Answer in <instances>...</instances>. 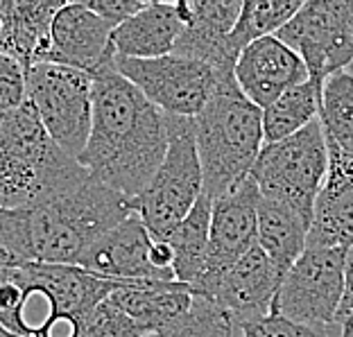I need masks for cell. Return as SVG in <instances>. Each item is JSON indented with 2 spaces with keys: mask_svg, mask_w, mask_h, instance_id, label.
Segmentation results:
<instances>
[{
  "mask_svg": "<svg viewBox=\"0 0 353 337\" xmlns=\"http://www.w3.org/2000/svg\"><path fill=\"white\" fill-rule=\"evenodd\" d=\"M111 299L148 335L161 333L165 326H170L181 315H186L192 306L190 287L176 283V280L125 283L111 294Z\"/></svg>",
  "mask_w": 353,
  "mask_h": 337,
  "instance_id": "obj_19",
  "label": "cell"
},
{
  "mask_svg": "<svg viewBox=\"0 0 353 337\" xmlns=\"http://www.w3.org/2000/svg\"><path fill=\"white\" fill-rule=\"evenodd\" d=\"M145 337H161V335H157V333H150V335H145Z\"/></svg>",
  "mask_w": 353,
  "mask_h": 337,
  "instance_id": "obj_32",
  "label": "cell"
},
{
  "mask_svg": "<svg viewBox=\"0 0 353 337\" xmlns=\"http://www.w3.org/2000/svg\"><path fill=\"white\" fill-rule=\"evenodd\" d=\"M211 213L213 199L204 192L186 220L165 238L174 254V278L188 287L195 285L204 274L208 238H211Z\"/></svg>",
  "mask_w": 353,
  "mask_h": 337,
  "instance_id": "obj_21",
  "label": "cell"
},
{
  "mask_svg": "<svg viewBox=\"0 0 353 337\" xmlns=\"http://www.w3.org/2000/svg\"><path fill=\"white\" fill-rule=\"evenodd\" d=\"M342 337H353V328H351V324H344V333H342Z\"/></svg>",
  "mask_w": 353,
  "mask_h": 337,
  "instance_id": "obj_30",
  "label": "cell"
},
{
  "mask_svg": "<svg viewBox=\"0 0 353 337\" xmlns=\"http://www.w3.org/2000/svg\"><path fill=\"white\" fill-rule=\"evenodd\" d=\"M274 37L306 61L310 77L324 82L353 63V0H303Z\"/></svg>",
  "mask_w": 353,
  "mask_h": 337,
  "instance_id": "obj_10",
  "label": "cell"
},
{
  "mask_svg": "<svg viewBox=\"0 0 353 337\" xmlns=\"http://www.w3.org/2000/svg\"><path fill=\"white\" fill-rule=\"evenodd\" d=\"M349 324H351V328H353V322H349Z\"/></svg>",
  "mask_w": 353,
  "mask_h": 337,
  "instance_id": "obj_34",
  "label": "cell"
},
{
  "mask_svg": "<svg viewBox=\"0 0 353 337\" xmlns=\"http://www.w3.org/2000/svg\"><path fill=\"white\" fill-rule=\"evenodd\" d=\"M303 0H243L238 23L229 34L231 52L240 57V52L263 37H274L283 30L292 16L301 10Z\"/></svg>",
  "mask_w": 353,
  "mask_h": 337,
  "instance_id": "obj_24",
  "label": "cell"
},
{
  "mask_svg": "<svg viewBox=\"0 0 353 337\" xmlns=\"http://www.w3.org/2000/svg\"><path fill=\"white\" fill-rule=\"evenodd\" d=\"M234 77L247 100L259 109H268L290 88L308 82L310 70L281 39L263 37L240 52Z\"/></svg>",
  "mask_w": 353,
  "mask_h": 337,
  "instance_id": "obj_15",
  "label": "cell"
},
{
  "mask_svg": "<svg viewBox=\"0 0 353 337\" xmlns=\"http://www.w3.org/2000/svg\"><path fill=\"white\" fill-rule=\"evenodd\" d=\"M86 174L77 159L54 145L30 102L0 120V211L46 202Z\"/></svg>",
  "mask_w": 353,
  "mask_h": 337,
  "instance_id": "obj_3",
  "label": "cell"
},
{
  "mask_svg": "<svg viewBox=\"0 0 353 337\" xmlns=\"http://www.w3.org/2000/svg\"><path fill=\"white\" fill-rule=\"evenodd\" d=\"M259 202L261 192L252 176L213 199L211 238H208L206 267L190 287L192 294L211 299L227 272L250 254L259 243Z\"/></svg>",
  "mask_w": 353,
  "mask_h": 337,
  "instance_id": "obj_11",
  "label": "cell"
},
{
  "mask_svg": "<svg viewBox=\"0 0 353 337\" xmlns=\"http://www.w3.org/2000/svg\"><path fill=\"white\" fill-rule=\"evenodd\" d=\"M61 7V0H3L0 54L14 57L28 70L37 66Z\"/></svg>",
  "mask_w": 353,
  "mask_h": 337,
  "instance_id": "obj_17",
  "label": "cell"
},
{
  "mask_svg": "<svg viewBox=\"0 0 353 337\" xmlns=\"http://www.w3.org/2000/svg\"><path fill=\"white\" fill-rule=\"evenodd\" d=\"M134 213V199L88 172L46 202L0 211V243L19 265H79L95 240Z\"/></svg>",
  "mask_w": 353,
  "mask_h": 337,
  "instance_id": "obj_2",
  "label": "cell"
},
{
  "mask_svg": "<svg viewBox=\"0 0 353 337\" xmlns=\"http://www.w3.org/2000/svg\"><path fill=\"white\" fill-rule=\"evenodd\" d=\"M183 32L176 3H150L134 19L114 30V50L127 59H159L174 52Z\"/></svg>",
  "mask_w": 353,
  "mask_h": 337,
  "instance_id": "obj_18",
  "label": "cell"
},
{
  "mask_svg": "<svg viewBox=\"0 0 353 337\" xmlns=\"http://www.w3.org/2000/svg\"><path fill=\"white\" fill-rule=\"evenodd\" d=\"M240 337H342V324L328 326H306L296 324L279 312H270L268 317L256 319L245 326H240Z\"/></svg>",
  "mask_w": 353,
  "mask_h": 337,
  "instance_id": "obj_25",
  "label": "cell"
},
{
  "mask_svg": "<svg viewBox=\"0 0 353 337\" xmlns=\"http://www.w3.org/2000/svg\"><path fill=\"white\" fill-rule=\"evenodd\" d=\"M328 165L331 152L326 134L322 123L315 120L290 139L265 145L250 176L263 199L290 206L312 224L315 202L326 183Z\"/></svg>",
  "mask_w": 353,
  "mask_h": 337,
  "instance_id": "obj_5",
  "label": "cell"
},
{
  "mask_svg": "<svg viewBox=\"0 0 353 337\" xmlns=\"http://www.w3.org/2000/svg\"><path fill=\"white\" fill-rule=\"evenodd\" d=\"M338 322L342 326L353 322V247L347 249V267H344V299H342Z\"/></svg>",
  "mask_w": 353,
  "mask_h": 337,
  "instance_id": "obj_29",
  "label": "cell"
},
{
  "mask_svg": "<svg viewBox=\"0 0 353 337\" xmlns=\"http://www.w3.org/2000/svg\"><path fill=\"white\" fill-rule=\"evenodd\" d=\"M28 102V68L0 54V120Z\"/></svg>",
  "mask_w": 353,
  "mask_h": 337,
  "instance_id": "obj_27",
  "label": "cell"
},
{
  "mask_svg": "<svg viewBox=\"0 0 353 337\" xmlns=\"http://www.w3.org/2000/svg\"><path fill=\"white\" fill-rule=\"evenodd\" d=\"M168 132L170 145L163 163L159 165L148 188L134 199L136 215L154 240L170 236L204 195V174L192 118L168 116Z\"/></svg>",
  "mask_w": 353,
  "mask_h": 337,
  "instance_id": "obj_6",
  "label": "cell"
},
{
  "mask_svg": "<svg viewBox=\"0 0 353 337\" xmlns=\"http://www.w3.org/2000/svg\"><path fill=\"white\" fill-rule=\"evenodd\" d=\"M310 222L294 208L263 199L259 202V245L270 261L288 274L308 247Z\"/></svg>",
  "mask_w": 353,
  "mask_h": 337,
  "instance_id": "obj_20",
  "label": "cell"
},
{
  "mask_svg": "<svg viewBox=\"0 0 353 337\" xmlns=\"http://www.w3.org/2000/svg\"><path fill=\"white\" fill-rule=\"evenodd\" d=\"M183 32L172 54L202 61L222 75H234L238 57L229 48L243 0H181Z\"/></svg>",
  "mask_w": 353,
  "mask_h": 337,
  "instance_id": "obj_14",
  "label": "cell"
},
{
  "mask_svg": "<svg viewBox=\"0 0 353 337\" xmlns=\"http://www.w3.org/2000/svg\"><path fill=\"white\" fill-rule=\"evenodd\" d=\"M148 333L107 296L84 322L82 337H145Z\"/></svg>",
  "mask_w": 353,
  "mask_h": 337,
  "instance_id": "obj_26",
  "label": "cell"
},
{
  "mask_svg": "<svg viewBox=\"0 0 353 337\" xmlns=\"http://www.w3.org/2000/svg\"><path fill=\"white\" fill-rule=\"evenodd\" d=\"M84 5L116 30L118 25H123L125 21L134 19L136 14L145 10L150 5V0H88Z\"/></svg>",
  "mask_w": 353,
  "mask_h": 337,
  "instance_id": "obj_28",
  "label": "cell"
},
{
  "mask_svg": "<svg viewBox=\"0 0 353 337\" xmlns=\"http://www.w3.org/2000/svg\"><path fill=\"white\" fill-rule=\"evenodd\" d=\"M118 73L168 116L195 118L227 77L202 61L168 54L159 59H127L116 54Z\"/></svg>",
  "mask_w": 353,
  "mask_h": 337,
  "instance_id": "obj_9",
  "label": "cell"
},
{
  "mask_svg": "<svg viewBox=\"0 0 353 337\" xmlns=\"http://www.w3.org/2000/svg\"><path fill=\"white\" fill-rule=\"evenodd\" d=\"M283 278V272L256 245L227 272L211 301L231 317L238 333L240 326L270 315Z\"/></svg>",
  "mask_w": 353,
  "mask_h": 337,
  "instance_id": "obj_16",
  "label": "cell"
},
{
  "mask_svg": "<svg viewBox=\"0 0 353 337\" xmlns=\"http://www.w3.org/2000/svg\"><path fill=\"white\" fill-rule=\"evenodd\" d=\"M349 73H353V63H351V66H349Z\"/></svg>",
  "mask_w": 353,
  "mask_h": 337,
  "instance_id": "obj_33",
  "label": "cell"
},
{
  "mask_svg": "<svg viewBox=\"0 0 353 337\" xmlns=\"http://www.w3.org/2000/svg\"><path fill=\"white\" fill-rule=\"evenodd\" d=\"M170 132L154 107L114 63L93 75V125L77 159L95 179L136 199L163 163Z\"/></svg>",
  "mask_w": 353,
  "mask_h": 337,
  "instance_id": "obj_1",
  "label": "cell"
},
{
  "mask_svg": "<svg viewBox=\"0 0 353 337\" xmlns=\"http://www.w3.org/2000/svg\"><path fill=\"white\" fill-rule=\"evenodd\" d=\"M28 102L61 152L79 159L93 125V77L57 63L28 70Z\"/></svg>",
  "mask_w": 353,
  "mask_h": 337,
  "instance_id": "obj_7",
  "label": "cell"
},
{
  "mask_svg": "<svg viewBox=\"0 0 353 337\" xmlns=\"http://www.w3.org/2000/svg\"><path fill=\"white\" fill-rule=\"evenodd\" d=\"M204 192L218 199L250 176L265 147L263 109L243 95L234 75L220 79L204 111L192 118Z\"/></svg>",
  "mask_w": 353,
  "mask_h": 337,
  "instance_id": "obj_4",
  "label": "cell"
},
{
  "mask_svg": "<svg viewBox=\"0 0 353 337\" xmlns=\"http://www.w3.org/2000/svg\"><path fill=\"white\" fill-rule=\"evenodd\" d=\"M0 337H21V335H14V333H10L7 328H3L0 326Z\"/></svg>",
  "mask_w": 353,
  "mask_h": 337,
  "instance_id": "obj_31",
  "label": "cell"
},
{
  "mask_svg": "<svg viewBox=\"0 0 353 337\" xmlns=\"http://www.w3.org/2000/svg\"><path fill=\"white\" fill-rule=\"evenodd\" d=\"M114 28L84 3H63L50 28L39 63H57L95 75L114 63Z\"/></svg>",
  "mask_w": 353,
  "mask_h": 337,
  "instance_id": "obj_12",
  "label": "cell"
},
{
  "mask_svg": "<svg viewBox=\"0 0 353 337\" xmlns=\"http://www.w3.org/2000/svg\"><path fill=\"white\" fill-rule=\"evenodd\" d=\"M154 245L148 227L139 215H130L118 227L107 231L88 247L77 267L109 280L123 283H145V280H176L170 272H161L154 265ZM179 283V280H176Z\"/></svg>",
  "mask_w": 353,
  "mask_h": 337,
  "instance_id": "obj_13",
  "label": "cell"
},
{
  "mask_svg": "<svg viewBox=\"0 0 353 337\" xmlns=\"http://www.w3.org/2000/svg\"><path fill=\"white\" fill-rule=\"evenodd\" d=\"M322 109V82L310 77L308 82L290 88L268 109H263L265 145L285 141L319 120Z\"/></svg>",
  "mask_w": 353,
  "mask_h": 337,
  "instance_id": "obj_22",
  "label": "cell"
},
{
  "mask_svg": "<svg viewBox=\"0 0 353 337\" xmlns=\"http://www.w3.org/2000/svg\"><path fill=\"white\" fill-rule=\"evenodd\" d=\"M344 267L347 249L308 245L285 274L272 312L306 326L340 324Z\"/></svg>",
  "mask_w": 353,
  "mask_h": 337,
  "instance_id": "obj_8",
  "label": "cell"
},
{
  "mask_svg": "<svg viewBox=\"0 0 353 337\" xmlns=\"http://www.w3.org/2000/svg\"><path fill=\"white\" fill-rule=\"evenodd\" d=\"M319 123L328 150L353 159V73L338 70L322 82Z\"/></svg>",
  "mask_w": 353,
  "mask_h": 337,
  "instance_id": "obj_23",
  "label": "cell"
}]
</instances>
